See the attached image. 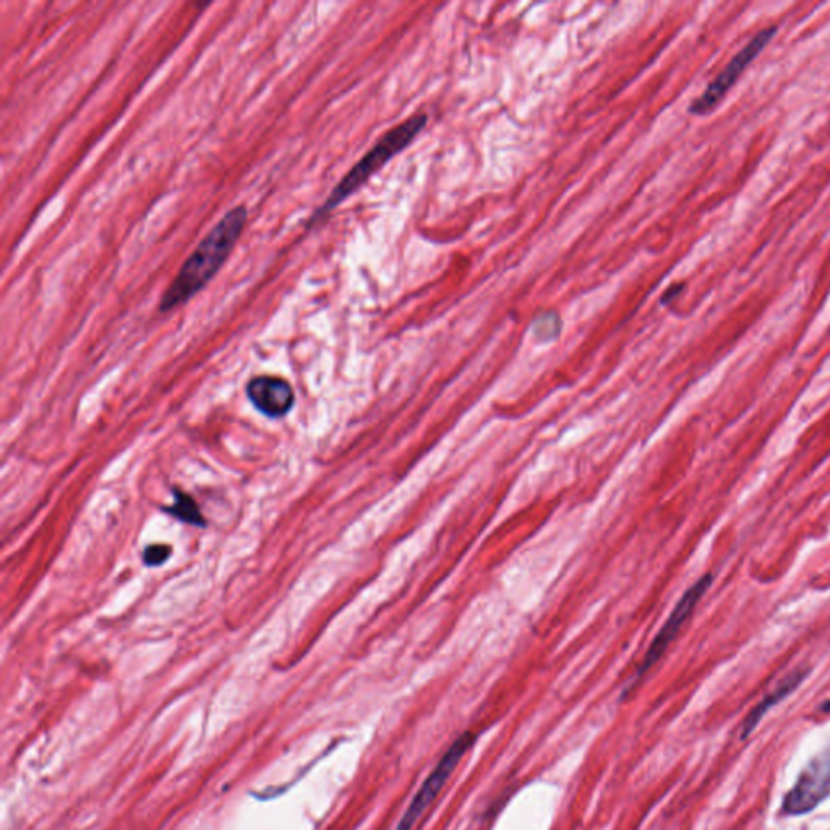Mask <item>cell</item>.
<instances>
[{
	"instance_id": "1",
	"label": "cell",
	"mask_w": 830,
	"mask_h": 830,
	"mask_svg": "<svg viewBox=\"0 0 830 830\" xmlns=\"http://www.w3.org/2000/svg\"><path fill=\"white\" fill-rule=\"evenodd\" d=\"M247 218H249V211L246 207L232 208L211 229L210 234L198 243L192 256L187 258L186 263L180 268L178 277L162 294L161 303H159V310L162 313L171 312L189 302L211 279L217 277L219 268L226 263L234 250L246 228Z\"/></svg>"
},
{
	"instance_id": "2",
	"label": "cell",
	"mask_w": 830,
	"mask_h": 830,
	"mask_svg": "<svg viewBox=\"0 0 830 830\" xmlns=\"http://www.w3.org/2000/svg\"><path fill=\"white\" fill-rule=\"evenodd\" d=\"M429 123V116L426 112L412 116L411 119L404 120L399 126L393 127L390 132L384 133L380 140L373 144L372 150L366 154L359 162L342 178L341 182L334 187L333 192L327 198L323 204L318 208L317 213L310 218L309 226H316L321 218L330 214L334 208H338L342 201L354 196L360 187L366 186L372 176H376L380 169H383L388 162L399 153L406 150L409 144L422 133Z\"/></svg>"
},
{
	"instance_id": "9",
	"label": "cell",
	"mask_w": 830,
	"mask_h": 830,
	"mask_svg": "<svg viewBox=\"0 0 830 830\" xmlns=\"http://www.w3.org/2000/svg\"><path fill=\"white\" fill-rule=\"evenodd\" d=\"M176 501L171 508H168V513L176 516L180 521L189 522V524L204 526V519L201 518L200 508L196 503L192 497L189 494L174 490Z\"/></svg>"
},
{
	"instance_id": "10",
	"label": "cell",
	"mask_w": 830,
	"mask_h": 830,
	"mask_svg": "<svg viewBox=\"0 0 830 830\" xmlns=\"http://www.w3.org/2000/svg\"><path fill=\"white\" fill-rule=\"evenodd\" d=\"M172 549L164 543H158V546H150L144 549L143 561L147 567H161L162 563L169 560L171 557Z\"/></svg>"
},
{
	"instance_id": "8",
	"label": "cell",
	"mask_w": 830,
	"mask_h": 830,
	"mask_svg": "<svg viewBox=\"0 0 830 830\" xmlns=\"http://www.w3.org/2000/svg\"><path fill=\"white\" fill-rule=\"evenodd\" d=\"M807 677L808 670H797V672L790 673L789 677L783 678V680L780 681L779 687L769 692V694L766 696V698L762 699L754 709H752L750 716L744 719L743 727H741V730H743L741 737L747 738L748 734L754 732L756 727H758V723L764 719L766 713L771 711L772 708H776V706L779 704V702H782L787 696L791 694V692L797 691V688L803 683L804 678Z\"/></svg>"
},
{
	"instance_id": "6",
	"label": "cell",
	"mask_w": 830,
	"mask_h": 830,
	"mask_svg": "<svg viewBox=\"0 0 830 830\" xmlns=\"http://www.w3.org/2000/svg\"><path fill=\"white\" fill-rule=\"evenodd\" d=\"M711 584L712 574H706L702 576L698 582H694L687 592H684L680 602L674 607L672 614H670L669 620L666 621L662 630H660L659 634L653 639L651 648L646 652L641 667H639L638 673H636V681L641 680V678L644 677V674L648 673L660 659H662L663 653H666L669 646L672 644L673 639L677 638L678 633H680L684 621L690 618L692 610L696 609L699 600H701L702 596L708 592Z\"/></svg>"
},
{
	"instance_id": "11",
	"label": "cell",
	"mask_w": 830,
	"mask_h": 830,
	"mask_svg": "<svg viewBox=\"0 0 830 830\" xmlns=\"http://www.w3.org/2000/svg\"><path fill=\"white\" fill-rule=\"evenodd\" d=\"M683 284H674L672 288L667 289V291L663 292L662 299H660V303H662V306H669L670 302H673V300L683 292Z\"/></svg>"
},
{
	"instance_id": "5",
	"label": "cell",
	"mask_w": 830,
	"mask_h": 830,
	"mask_svg": "<svg viewBox=\"0 0 830 830\" xmlns=\"http://www.w3.org/2000/svg\"><path fill=\"white\" fill-rule=\"evenodd\" d=\"M830 797V744L814 756L783 798L782 812L803 816Z\"/></svg>"
},
{
	"instance_id": "7",
	"label": "cell",
	"mask_w": 830,
	"mask_h": 830,
	"mask_svg": "<svg viewBox=\"0 0 830 830\" xmlns=\"http://www.w3.org/2000/svg\"><path fill=\"white\" fill-rule=\"evenodd\" d=\"M250 402L267 417L281 419L294 406V391L288 381L278 377H257L247 384Z\"/></svg>"
},
{
	"instance_id": "3",
	"label": "cell",
	"mask_w": 830,
	"mask_h": 830,
	"mask_svg": "<svg viewBox=\"0 0 830 830\" xmlns=\"http://www.w3.org/2000/svg\"><path fill=\"white\" fill-rule=\"evenodd\" d=\"M474 741L476 737L471 732L459 734V737L456 738L453 744L448 748L443 758H441L440 762L436 766V769H433V771L430 772V776L423 780L422 787H420L419 791L414 794V798H412L411 804H409V808L406 810L404 814H402V818L399 819L398 826H396L394 830L414 829L419 819L426 814L427 810L432 807L433 801L437 800L444 783L448 782L451 773L454 772L456 766H458L459 762H461V759L468 754L469 750H471Z\"/></svg>"
},
{
	"instance_id": "4",
	"label": "cell",
	"mask_w": 830,
	"mask_h": 830,
	"mask_svg": "<svg viewBox=\"0 0 830 830\" xmlns=\"http://www.w3.org/2000/svg\"><path fill=\"white\" fill-rule=\"evenodd\" d=\"M777 27L766 28V30L759 31L754 38L732 60L729 66L719 73L706 88L704 93L701 97L696 98L692 101L690 108V114L692 116H706L712 112L717 106L720 104L723 98L727 97L738 79L743 76L744 70L751 66L752 60L758 59L761 54L762 49L772 41L776 37Z\"/></svg>"
},
{
	"instance_id": "12",
	"label": "cell",
	"mask_w": 830,
	"mask_h": 830,
	"mask_svg": "<svg viewBox=\"0 0 830 830\" xmlns=\"http://www.w3.org/2000/svg\"><path fill=\"white\" fill-rule=\"evenodd\" d=\"M821 712L830 713V699L829 701H826L824 704L821 706Z\"/></svg>"
}]
</instances>
